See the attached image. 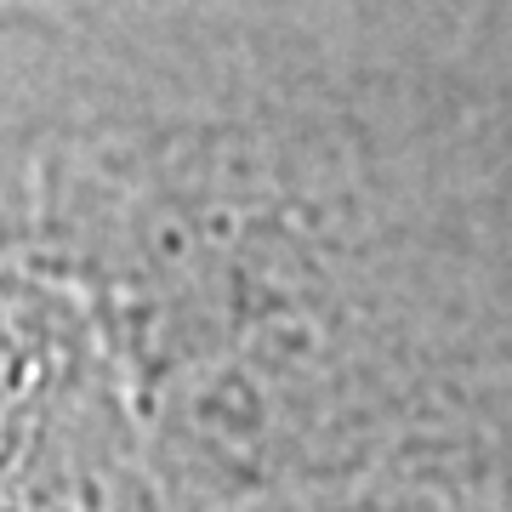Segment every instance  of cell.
<instances>
[{
	"instance_id": "cell-1",
	"label": "cell",
	"mask_w": 512,
	"mask_h": 512,
	"mask_svg": "<svg viewBox=\"0 0 512 512\" xmlns=\"http://www.w3.org/2000/svg\"><path fill=\"white\" fill-rule=\"evenodd\" d=\"M0 512H29L23 501H12V495H0Z\"/></svg>"
}]
</instances>
